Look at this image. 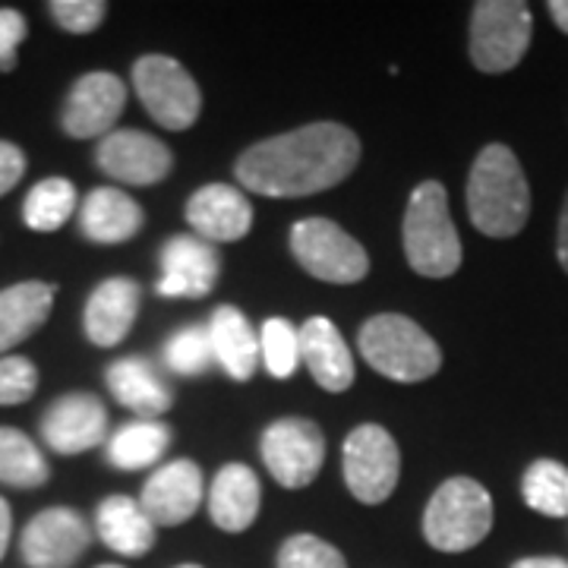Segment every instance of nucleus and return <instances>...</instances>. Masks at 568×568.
Returning a JSON list of instances; mask_svg holds the SVG:
<instances>
[{
    "label": "nucleus",
    "instance_id": "f257e3e1",
    "mask_svg": "<svg viewBox=\"0 0 568 568\" xmlns=\"http://www.w3.org/2000/svg\"><path fill=\"white\" fill-rule=\"evenodd\" d=\"M361 140L342 123L320 121L250 145L234 164L246 190L275 200H301L332 190L354 174Z\"/></svg>",
    "mask_w": 568,
    "mask_h": 568
},
{
    "label": "nucleus",
    "instance_id": "f03ea898",
    "mask_svg": "<svg viewBox=\"0 0 568 568\" xmlns=\"http://www.w3.org/2000/svg\"><path fill=\"white\" fill-rule=\"evenodd\" d=\"M467 215L470 224L496 241L515 237L530 215V186L518 155L503 145L489 142L474 159L467 174Z\"/></svg>",
    "mask_w": 568,
    "mask_h": 568
},
{
    "label": "nucleus",
    "instance_id": "7ed1b4c3",
    "mask_svg": "<svg viewBox=\"0 0 568 568\" xmlns=\"http://www.w3.org/2000/svg\"><path fill=\"white\" fill-rule=\"evenodd\" d=\"M407 265L424 278H448L462 268V241L458 227L448 215L446 186L439 181H424L407 200L405 227Z\"/></svg>",
    "mask_w": 568,
    "mask_h": 568
},
{
    "label": "nucleus",
    "instance_id": "20e7f679",
    "mask_svg": "<svg viewBox=\"0 0 568 568\" xmlns=\"http://www.w3.org/2000/svg\"><path fill=\"white\" fill-rule=\"evenodd\" d=\"M357 345L366 364L395 383H424L443 366L439 345L426 335V328L402 313H379L366 320Z\"/></svg>",
    "mask_w": 568,
    "mask_h": 568
},
{
    "label": "nucleus",
    "instance_id": "39448f33",
    "mask_svg": "<svg viewBox=\"0 0 568 568\" xmlns=\"http://www.w3.org/2000/svg\"><path fill=\"white\" fill-rule=\"evenodd\" d=\"M493 530V496L470 477H452L433 493L424 511L426 544L439 552H467Z\"/></svg>",
    "mask_w": 568,
    "mask_h": 568
},
{
    "label": "nucleus",
    "instance_id": "423d86ee",
    "mask_svg": "<svg viewBox=\"0 0 568 568\" xmlns=\"http://www.w3.org/2000/svg\"><path fill=\"white\" fill-rule=\"evenodd\" d=\"M534 17L521 0H480L470 10V63L480 73H508L528 54Z\"/></svg>",
    "mask_w": 568,
    "mask_h": 568
},
{
    "label": "nucleus",
    "instance_id": "0eeeda50",
    "mask_svg": "<svg viewBox=\"0 0 568 568\" xmlns=\"http://www.w3.org/2000/svg\"><path fill=\"white\" fill-rule=\"evenodd\" d=\"M133 89L140 95L142 108L152 114V121L164 130H190L200 121L203 92L196 80L186 73V67L164 54H145L133 63Z\"/></svg>",
    "mask_w": 568,
    "mask_h": 568
},
{
    "label": "nucleus",
    "instance_id": "6e6552de",
    "mask_svg": "<svg viewBox=\"0 0 568 568\" xmlns=\"http://www.w3.org/2000/svg\"><path fill=\"white\" fill-rule=\"evenodd\" d=\"M291 253L304 272L328 284H357L369 272L364 246L328 219H304L294 224Z\"/></svg>",
    "mask_w": 568,
    "mask_h": 568
},
{
    "label": "nucleus",
    "instance_id": "1a4fd4ad",
    "mask_svg": "<svg viewBox=\"0 0 568 568\" xmlns=\"http://www.w3.org/2000/svg\"><path fill=\"white\" fill-rule=\"evenodd\" d=\"M342 465H345L342 470L351 496L361 499L364 506H379L398 487L402 452L386 426L361 424L347 433Z\"/></svg>",
    "mask_w": 568,
    "mask_h": 568
},
{
    "label": "nucleus",
    "instance_id": "9d476101",
    "mask_svg": "<svg viewBox=\"0 0 568 568\" xmlns=\"http://www.w3.org/2000/svg\"><path fill=\"white\" fill-rule=\"evenodd\" d=\"M260 452L268 474L284 489L310 487L325 462V436L306 417H282L265 426Z\"/></svg>",
    "mask_w": 568,
    "mask_h": 568
},
{
    "label": "nucleus",
    "instance_id": "9b49d317",
    "mask_svg": "<svg viewBox=\"0 0 568 568\" xmlns=\"http://www.w3.org/2000/svg\"><path fill=\"white\" fill-rule=\"evenodd\" d=\"M92 544V530L73 508H44L22 530V559L29 568H73Z\"/></svg>",
    "mask_w": 568,
    "mask_h": 568
},
{
    "label": "nucleus",
    "instance_id": "f8f14e48",
    "mask_svg": "<svg viewBox=\"0 0 568 568\" xmlns=\"http://www.w3.org/2000/svg\"><path fill=\"white\" fill-rule=\"evenodd\" d=\"M99 168L108 178H114L123 186H152L162 183L171 168L174 155L162 140L142 133V130H114L99 142Z\"/></svg>",
    "mask_w": 568,
    "mask_h": 568
},
{
    "label": "nucleus",
    "instance_id": "ddd939ff",
    "mask_svg": "<svg viewBox=\"0 0 568 568\" xmlns=\"http://www.w3.org/2000/svg\"><path fill=\"white\" fill-rule=\"evenodd\" d=\"M126 104V89L114 73H85L77 85L70 89L67 104H63V130L73 140H95L114 133V123L123 114Z\"/></svg>",
    "mask_w": 568,
    "mask_h": 568
},
{
    "label": "nucleus",
    "instance_id": "4468645a",
    "mask_svg": "<svg viewBox=\"0 0 568 568\" xmlns=\"http://www.w3.org/2000/svg\"><path fill=\"white\" fill-rule=\"evenodd\" d=\"M162 275L155 291L162 297H205L219 282L222 260L219 250L196 234H174L162 246Z\"/></svg>",
    "mask_w": 568,
    "mask_h": 568
},
{
    "label": "nucleus",
    "instance_id": "2eb2a0df",
    "mask_svg": "<svg viewBox=\"0 0 568 568\" xmlns=\"http://www.w3.org/2000/svg\"><path fill=\"white\" fill-rule=\"evenodd\" d=\"M203 470L193 462H171V465L159 467L145 487H142L140 506L145 515L152 518V525L159 528H174V525H186L203 503Z\"/></svg>",
    "mask_w": 568,
    "mask_h": 568
},
{
    "label": "nucleus",
    "instance_id": "dca6fc26",
    "mask_svg": "<svg viewBox=\"0 0 568 568\" xmlns=\"http://www.w3.org/2000/svg\"><path fill=\"white\" fill-rule=\"evenodd\" d=\"M104 433H108V410L89 392H73L58 398L41 420L44 443L61 455H80L95 448L104 443Z\"/></svg>",
    "mask_w": 568,
    "mask_h": 568
},
{
    "label": "nucleus",
    "instance_id": "f3484780",
    "mask_svg": "<svg viewBox=\"0 0 568 568\" xmlns=\"http://www.w3.org/2000/svg\"><path fill=\"white\" fill-rule=\"evenodd\" d=\"M186 222L196 237L209 244H234L253 227V205L237 186L209 183L196 190L186 203Z\"/></svg>",
    "mask_w": 568,
    "mask_h": 568
},
{
    "label": "nucleus",
    "instance_id": "a211bd4d",
    "mask_svg": "<svg viewBox=\"0 0 568 568\" xmlns=\"http://www.w3.org/2000/svg\"><path fill=\"white\" fill-rule=\"evenodd\" d=\"M142 291L133 278H108L85 301V335L99 347L121 345L140 316Z\"/></svg>",
    "mask_w": 568,
    "mask_h": 568
},
{
    "label": "nucleus",
    "instance_id": "6ab92c4d",
    "mask_svg": "<svg viewBox=\"0 0 568 568\" xmlns=\"http://www.w3.org/2000/svg\"><path fill=\"white\" fill-rule=\"evenodd\" d=\"M301 361L310 369V376L325 388V392H347L354 386V357L351 347L342 338L338 325L325 316H310L301 325Z\"/></svg>",
    "mask_w": 568,
    "mask_h": 568
},
{
    "label": "nucleus",
    "instance_id": "aec40b11",
    "mask_svg": "<svg viewBox=\"0 0 568 568\" xmlns=\"http://www.w3.org/2000/svg\"><path fill=\"white\" fill-rule=\"evenodd\" d=\"M260 503H263V489H260V477L253 474V467L224 465L215 474L212 489H209V515H212L215 528L241 534L256 521Z\"/></svg>",
    "mask_w": 568,
    "mask_h": 568
},
{
    "label": "nucleus",
    "instance_id": "412c9836",
    "mask_svg": "<svg viewBox=\"0 0 568 568\" xmlns=\"http://www.w3.org/2000/svg\"><path fill=\"white\" fill-rule=\"evenodd\" d=\"M80 227L92 244H126L140 234L142 209L118 186H99L82 203Z\"/></svg>",
    "mask_w": 568,
    "mask_h": 568
},
{
    "label": "nucleus",
    "instance_id": "4be33fe9",
    "mask_svg": "<svg viewBox=\"0 0 568 568\" xmlns=\"http://www.w3.org/2000/svg\"><path fill=\"white\" fill-rule=\"evenodd\" d=\"M205 328H209L215 364L237 383L253 379L260 366V338L244 313L237 306H219Z\"/></svg>",
    "mask_w": 568,
    "mask_h": 568
},
{
    "label": "nucleus",
    "instance_id": "5701e85b",
    "mask_svg": "<svg viewBox=\"0 0 568 568\" xmlns=\"http://www.w3.org/2000/svg\"><path fill=\"white\" fill-rule=\"evenodd\" d=\"M108 388L126 410L140 414L142 420H155L171 407V388L162 379L152 361L145 357H123L108 366Z\"/></svg>",
    "mask_w": 568,
    "mask_h": 568
},
{
    "label": "nucleus",
    "instance_id": "b1692460",
    "mask_svg": "<svg viewBox=\"0 0 568 568\" xmlns=\"http://www.w3.org/2000/svg\"><path fill=\"white\" fill-rule=\"evenodd\" d=\"M54 284L22 282L0 291V354L36 335L54 306Z\"/></svg>",
    "mask_w": 568,
    "mask_h": 568
},
{
    "label": "nucleus",
    "instance_id": "393cba45",
    "mask_svg": "<svg viewBox=\"0 0 568 568\" xmlns=\"http://www.w3.org/2000/svg\"><path fill=\"white\" fill-rule=\"evenodd\" d=\"M95 530L102 544L121 556H145L155 547V525L140 506V499L130 496H108L95 511Z\"/></svg>",
    "mask_w": 568,
    "mask_h": 568
},
{
    "label": "nucleus",
    "instance_id": "a878e982",
    "mask_svg": "<svg viewBox=\"0 0 568 568\" xmlns=\"http://www.w3.org/2000/svg\"><path fill=\"white\" fill-rule=\"evenodd\" d=\"M171 443V429L162 420H133L121 426L108 443V462L121 470H140L155 465Z\"/></svg>",
    "mask_w": 568,
    "mask_h": 568
},
{
    "label": "nucleus",
    "instance_id": "bb28decb",
    "mask_svg": "<svg viewBox=\"0 0 568 568\" xmlns=\"http://www.w3.org/2000/svg\"><path fill=\"white\" fill-rule=\"evenodd\" d=\"M51 470L39 446L13 426H0V484L17 489H39L48 484Z\"/></svg>",
    "mask_w": 568,
    "mask_h": 568
},
{
    "label": "nucleus",
    "instance_id": "cd10ccee",
    "mask_svg": "<svg viewBox=\"0 0 568 568\" xmlns=\"http://www.w3.org/2000/svg\"><path fill=\"white\" fill-rule=\"evenodd\" d=\"M521 496L528 508L547 518H568V467L540 458L525 470Z\"/></svg>",
    "mask_w": 568,
    "mask_h": 568
},
{
    "label": "nucleus",
    "instance_id": "c85d7f7f",
    "mask_svg": "<svg viewBox=\"0 0 568 568\" xmlns=\"http://www.w3.org/2000/svg\"><path fill=\"white\" fill-rule=\"evenodd\" d=\"M77 209V186L63 178L36 183L22 203V222L32 231H58Z\"/></svg>",
    "mask_w": 568,
    "mask_h": 568
},
{
    "label": "nucleus",
    "instance_id": "c756f323",
    "mask_svg": "<svg viewBox=\"0 0 568 568\" xmlns=\"http://www.w3.org/2000/svg\"><path fill=\"white\" fill-rule=\"evenodd\" d=\"M260 361L275 379L294 376V369L301 364V328L282 316L265 320L260 332Z\"/></svg>",
    "mask_w": 568,
    "mask_h": 568
},
{
    "label": "nucleus",
    "instance_id": "7c9ffc66",
    "mask_svg": "<svg viewBox=\"0 0 568 568\" xmlns=\"http://www.w3.org/2000/svg\"><path fill=\"white\" fill-rule=\"evenodd\" d=\"M164 364L178 376H203L209 366L215 364L209 328L205 325H186L174 332L164 345Z\"/></svg>",
    "mask_w": 568,
    "mask_h": 568
},
{
    "label": "nucleus",
    "instance_id": "2f4dec72",
    "mask_svg": "<svg viewBox=\"0 0 568 568\" xmlns=\"http://www.w3.org/2000/svg\"><path fill=\"white\" fill-rule=\"evenodd\" d=\"M278 568H347L342 549H335L323 537L297 534L287 537L278 549Z\"/></svg>",
    "mask_w": 568,
    "mask_h": 568
},
{
    "label": "nucleus",
    "instance_id": "473e14b6",
    "mask_svg": "<svg viewBox=\"0 0 568 568\" xmlns=\"http://www.w3.org/2000/svg\"><path fill=\"white\" fill-rule=\"evenodd\" d=\"M39 388V369L26 357L0 361V405H22Z\"/></svg>",
    "mask_w": 568,
    "mask_h": 568
},
{
    "label": "nucleus",
    "instance_id": "72a5a7b5",
    "mask_svg": "<svg viewBox=\"0 0 568 568\" xmlns=\"http://www.w3.org/2000/svg\"><path fill=\"white\" fill-rule=\"evenodd\" d=\"M48 10L61 29L73 32V36H89L104 22L108 3L102 0H54Z\"/></svg>",
    "mask_w": 568,
    "mask_h": 568
},
{
    "label": "nucleus",
    "instance_id": "f704fd0d",
    "mask_svg": "<svg viewBox=\"0 0 568 568\" xmlns=\"http://www.w3.org/2000/svg\"><path fill=\"white\" fill-rule=\"evenodd\" d=\"M26 32H29V26H26V17H22L20 10L3 7L0 10V73H10L17 67Z\"/></svg>",
    "mask_w": 568,
    "mask_h": 568
},
{
    "label": "nucleus",
    "instance_id": "c9c22d12",
    "mask_svg": "<svg viewBox=\"0 0 568 568\" xmlns=\"http://www.w3.org/2000/svg\"><path fill=\"white\" fill-rule=\"evenodd\" d=\"M26 174V155L20 145L0 140V196H7Z\"/></svg>",
    "mask_w": 568,
    "mask_h": 568
},
{
    "label": "nucleus",
    "instance_id": "e433bc0d",
    "mask_svg": "<svg viewBox=\"0 0 568 568\" xmlns=\"http://www.w3.org/2000/svg\"><path fill=\"white\" fill-rule=\"evenodd\" d=\"M511 568H568V559H559V556H528V559H518Z\"/></svg>",
    "mask_w": 568,
    "mask_h": 568
},
{
    "label": "nucleus",
    "instance_id": "4c0bfd02",
    "mask_svg": "<svg viewBox=\"0 0 568 568\" xmlns=\"http://www.w3.org/2000/svg\"><path fill=\"white\" fill-rule=\"evenodd\" d=\"M556 253H559V263L568 272V196L562 205V219H559V241H556Z\"/></svg>",
    "mask_w": 568,
    "mask_h": 568
},
{
    "label": "nucleus",
    "instance_id": "58836bf2",
    "mask_svg": "<svg viewBox=\"0 0 568 568\" xmlns=\"http://www.w3.org/2000/svg\"><path fill=\"white\" fill-rule=\"evenodd\" d=\"M10 530H13V515H10L7 499H0V559H3V552L10 547Z\"/></svg>",
    "mask_w": 568,
    "mask_h": 568
},
{
    "label": "nucleus",
    "instance_id": "ea45409f",
    "mask_svg": "<svg viewBox=\"0 0 568 568\" xmlns=\"http://www.w3.org/2000/svg\"><path fill=\"white\" fill-rule=\"evenodd\" d=\"M549 17L559 26V32H566L568 36V0H552V3H549Z\"/></svg>",
    "mask_w": 568,
    "mask_h": 568
},
{
    "label": "nucleus",
    "instance_id": "a19ab883",
    "mask_svg": "<svg viewBox=\"0 0 568 568\" xmlns=\"http://www.w3.org/2000/svg\"><path fill=\"white\" fill-rule=\"evenodd\" d=\"M178 568H203V566H178Z\"/></svg>",
    "mask_w": 568,
    "mask_h": 568
},
{
    "label": "nucleus",
    "instance_id": "79ce46f5",
    "mask_svg": "<svg viewBox=\"0 0 568 568\" xmlns=\"http://www.w3.org/2000/svg\"><path fill=\"white\" fill-rule=\"evenodd\" d=\"M99 568H121V566H99Z\"/></svg>",
    "mask_w": 568,
    "mask_h": 568
}]
</instances>
